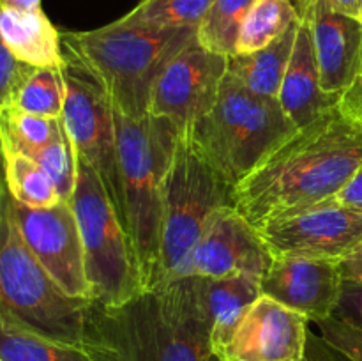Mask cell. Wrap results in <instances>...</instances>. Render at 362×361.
Wrapping results in <instances>:
<instances>
[{
	"label": "cell",
	"mask_w": 362,
	"mask_h": 361,
	"mask_svg": "<svg viewBox=\"0 0 362 361\" xmlns=\"http://www.w3.org/2000/svg\"><path fill=\"white\" fill-rule=\"evenodd\" d=\"M334 317L362 331V287L343 283L341 299Z\"/></svg>",
	"instance_id": "4dcf8cb0"
},
{
	"label": "cell",
	"mask_w": 362,
	"mask_h": 361,
	"mask_svg": "<svg viewBox=\"0 0 362 361\" xmlns=\"http://www.w3.org/2000/svg\"><path fill=\"white\" fill-rule=\"evenodd\" d=\"M308 322L304 315L262 294L218 357L221 361H299L306 356Z\"/></svg>",
	"instance_id": "9a60e30c"
},
{
	"label": "cell",
	"mask_w": 362,
	"mask_h": 361,
	"mask_svg": "<svg viewBox=\"0 0 362 361\" xmlns=\"http://www.w3.org/2000/svg\"><path fill=\"white\" fill-rule=\"evenodd\" d=\"M59 71L64 87L62 122L67 134L78 158L98 173L117 216L126 227V195L117 145L115 108L108 88L94 67L64 38Z\"/></svg>",
	"instance_id": "ba28073f"
},
{
	"label": "cell",
	"mask_w": 362,
	"mask_h": 361,
	"mask_svg": "<svg viewBox=\"0 0 362 361\" xmlns=\"http://www.w3.org/2000/svg\"><path fill=\"white\" fill-rule=\"evenodd\" d=\"M299 21L265 48L246 53V55L228 57L226 74L255 94L278 98L290 57H292L293 45H296Z\"/></svg>",
	"instance_id": "ffe728a7"
},
{
	"label": "cell",
	"mask_w": 362,
	"mask_h": 361,
	"mask_svg": "<svg viewBox=\"0 0 362 361\" xmlns=\"http://www.w3.org/2000/svg\"><path fill=\"white\" fill-rule=\"evenodd\" d=\"M332 9L345 13L349 16L362 18V0H325Z\"/></svg>",
	"instance_id": "d590c367"
},
{
	"label": "cell",
	"mask_w": 362,
	"mask_h": 361,
	"mask_svg": "<svg viewBox=\"0 0 362 361\" xmlns=\"http://www.w3.org/2000/svg\"><path fill=\"white\" fill-rule=\"evenodd\" d=\"M257 230L272 257L339 262L362 246V212L329 198L269 219Z\"/></svg>",
	"instance_id": "30bf717a"
},
{
	"label": "cell",
	"mask_w": 362,
	"mask_h": 361,
	"mask_svg": "<svg viewBox=\"0 0 362 361\" xmlns=\"http://www.w3.org/2000/svg\"><path fill=\"white\" fill-rule=\"evenodd\" d=\"M332 198L346 207L362 212V165Z\"/></svg>",
	"instance_id": "d6a6232c"
},
{
	"label": "cell",
	"mask_w": 362,
	"mask_h": 361,
	"mask_svg": "<svg viewBox=\"0 0 362 361\" xmlns=\"http://www.w3.org/2000/svg\"><path fill=\"white\" fill-rule=\"evenodd\" d=\"M117 145L126 195V230L144 292L156 289L161 257L163 186L177 140L168 119H131L115 110Z\"/></svg>",
	"instance_id": "7a4b0ae2"
},
{
	"label": "cell",
	"mask_w": 362,
	"mask_h": 361,
	"mask_svg": "<svg viewBox=\"0 0 362 361\" xmlns=\"http://www.w3.org/2000/svg\"><path fill=\"white\" fill-rule=\"evenodd\" d=\"M0 144H2L4 180L14 200L35 209L53 207L62 200L53 180L35 159L18 151L2 138Z\"/></svg>",
	"instance_id": "7402d4cb"
},
{
	"label": "cell",
	"mask_w": 362,
	"mask_h": 361,
	"mask_svg": "<svg viewBox=\"0 0 362 361\" xmlns=\"http://www.w3.org/2000/svg\"><path fill=\"white\" fill-rule=\"evenodd\" d=\"M232 191L187 134L179 131L163 186L161 257L156 289L173 278L200 239L209 216L223 205H233Z\"/></svg>",
	"instance_id": "9c48e42d"
},
{
	"label": "cell",
	"mask_w": 362,
	"mask_h": 361,
	"mask_svg": "<svg viewBox=\"0 0 362 361\" xmlns=\"http://www.w3.org/2000/svg\"><path fill=\"white\" fill-rule=\"evenodd\" d=\"M338 106L346 117L362 124V67L352 85L339 98Z\"/></svg>",
	"instance_id": "1f68e13d"
},
{
	"label": "cell",
	"mask_w": 362,
	"mask_h": 361,
	"mask_svg": "<svg viewBox=\"0 0 362 361\" xmlns=\"http://www.w3.org/2000/svg\"><path fill=\"white\" fill-rule=\"evenodd\" d=\"M92 299L69 297L59 289L27 246L14 222L11 195L0 173V308L20 324L81 345ZM83 347V345H81Z\"/></svg>",
	"instance_id": "8992f818"
},
{
	"label": "cell",
	"mask_w": 362,
	"mask_h": 361,
	"mask_svg": "<svg viewBox=\"0 0 362 361\" xmlns=\"http://www.w3.org/2000/svg\"><path fill=\"white\" fill-rule=\"evenodd\" d=\"M83 243L85 273L92 301L115 308L144 294L126 227L98 173L78 158L76 188L69 200Z\"/></svg>",
	"instance_id": "52a82bcc"
},
{
	"label": "cell",
	"mask_w": 362,
	"mask_h": 361,
	"mask_svg": "<svg viewBox=\"0 0 362 361\" xmlns=\"http://www.w3.org/2000/svg\"><path fill=\"white\" fill-rule=\"evenodd\" d=\"M7 6L21 11H35L41 9V0H2Z\"/></svg>",
	"instance_id": "8d00e7d4"
},
{
	"label": "cell",
	"mask_w": 362,
	"mask_h": 361,
	"mask_svg": "<svg viewBox=\"0 0 362 361\" xmlns=\"http://www.w3.org/2000/svg\"><path fill=\"white\" fill-rule=\"evenodd\" d=\"M299 361H311V360H310V357H308V356H304L303 360H299Z\"/></svg>",
	"instance_id": "f35d334b"
},
{
	"label": "cell",
	"mask_w": 362,
	"mask_h": 361,
	"mask_svg": "<svg viewBox=\"0 0 362 361\" xmlns=\"http://www.w3.org/2000/svg\"><path fill=\"white\" fill-rule=\"evenodd\" d=\"M320 336L346 360L362 361V331L354 326L339 321L338 317H329L317 322Z\"/></svg>",
	"instance_id": "f546056e"
},
{
	"label": "cell",
	"mask_w": 362,
	"mask_h": 361,
	"mask_svg": "<svg viewBox=\"0 0 362 361\" xmlns=\"http://www.w3.org/2000/svg\"><path fill=\"white\" fill-rule=\"evenodd\" d=\"M271 264L272 255L258 230L233 205H223L209 216L200 239L170 282L184 276L225 278L237 273L264 278Z\"/></svg>",
	"instance_id": "5bb4252c"
},
{
	"label": "cell",
	"mask_w": 362,
	"mask_h": 361,
	"mask_svg": "<svg viewBox=\"0 0 362 361\" xmlns=\"http://www.w3.org/2000/svg\"><path fill=\"white\" fill-rule=\"evenodd\" d=\"M16 108L34 115L60 119L64 110V87L59 69L37 67L18 96Z\"/></svg>",
	"instance_id": "83f0119b"
},
{
	"label": "cell",
	"mask_w": 362,
	"mask_h": 361,
	"mask_svg": "<svg viewBox=\"0 0 362 361\" xmlns=\"http://www.w3.org/2000/svg\"><path fill=\"white\" fill-rule=\"evenodd\" d=\"M81 345L95 361H221L163 290L115 308L92 304Z\"/></svg>",
	"instance_id": "3957f363"
},
{
	"label": "cell",
	"mask_w": 362,
	"mask_h": 361,
	"mask_svg": "<svg viewBox=\"0 0 362 361\" xmlns=\"http://www.w3.org/2000/svg\"><path fill=\"white\" fill-rule=\"evenodd\" d=\"M299 20L297 0H255L240 30L235 55L265 48Z\"/></svg>",
	"instance_id": "603a6c76"
},
{
	"label": "cell",
	"mask_w": 362,
	"mask_h": 361,
	"mask_svg": "<svg viewBox=\"0 0 362 361\" xmlns=\"http://www.w3.org/2000/svg\"><path fill=\"white\" fill-rule=\"evenodd\" d=\"M361 20H362V18H361Z\"/></svg>",
	"instance_id": "ab89813d"
},
{
	"label": "cell",
	"mask_w": 362,
	"mask_h": 361,
	"mask_svg": "<svg viewBox=\"0 0 362 361\" xmlns=\"http://www.w3.org/2000/svg\"><path fill=\"white\" fill-rule=\"evenodd\" d=\"M255 0H212L207 14L197 28L202 48L223 57L237 53V41Z\"/></svg>",
	"instance_id": "cb8c5ba5"
},
{
	"label": "cell",
	"mask_w": 362,
	"mask_h": 361,
	"mask_svg": "<svg viewBox=\"0 0 362 361\" xmlns=\"http://www.w3.org/2000/svg\"><path fill=\"white\" fill-rule=\"evenodd\" d=\"M0 173H2V144H0Z\"/></svg>",
	"instance_id": "74e56055"
},
{
	"label": "cell",
	"mask_w": 362,
	"mask_h": 361,
	"mask_svg": "<svg viewBox=\"0 0 362 361\" xmlns=\"http://www.w3.org/2000/svg\"><path fill=\"white\" fill-rule=\"evenodd\" d=\"M228 71V57L202 48L198 41L179 53L158 78L148 115L189 130L214 108Z\"/></svg>",
	"instance_id": "4fadbf2b"
},
{
	"label": "cell",
	"mask_w": 362,
	"mask_h": 361,
	"mask_svg": "<svg viewBox=\"0 0 362 361\" xmlns=\"http://www.w3.org/2000/svg\"><path fill=\"white\" fill-rule=\"evenodd\" d=\"M62 117L49 119L34 115L16 106L0 110V138L25 154L48 145L62 133Z\"/></svg>",
	"instance_id": "484cf974"
},
{
	"label": "cell",
	"mask_w": 362,
	"mask_h": 361,
	"mask_svg": "<svg viewBox=\"0 0 362 361\" xmlns=\"http://www.w3.org/2000/svg\"><path fill=\"white\" fill-rule=\"evenodd\" d=\"M14 222L39 264L69 297L92 299L85 273L83 243L76 216L67 200L53 207H27L11 197Z\"/></svg>",
	"instance_id": "8fae6325"
},
{
	"label": "cell",
	"mask_w": 362,
	"mask_h": 361,
	"mask_svg": "<svg viewBox=\"0 0 362 361\" xmlns=\"http://www.w3.org/2000/svg\"><path fill=\"white\" fill-rule=\"evenodd\" d=\"M212 0H140L120 23L148 28H198Z\"/></svg>",
	"instance_id": "d4e9b609"
},
{
	"label": "cell",
	"mask_w": 362,
	"mask_h": 361,
	"mask_svg": "<svg viewBox=\"0 0 362 361\" xmlns=\"http://www.w3.org/2000/svg\"><path fill=\"white\" fill-rule=\"evenodd\" d=\"M297 6L313 35L322 91L339 99L362 67V20L325 0H297Z\"/></svg>",
	"instance_id": "e0dca14e"
},
{
	"label": "cell",
	"mask_w": 362,
	"mask_h": 361,
	"mask_svg": "<svg viewBox=\"0 0 362 361\" xmlns=\"http://www.w3.org/2000/svg\"><path fill=\"white\" fill-rule=\"evenodd\" d=\"M27 156L35 159L41 165V168L48 173L49 179L55 184L57 191H59L60 198L69 202L74 193V188H76L78 154L69 134H67L66 126L55 140Z\"/></svg>",
	"instance_id": "4316f807"
},
{
	"label": "cell",
	"mask_w": 362,
	"mask_h": 361,
	"mask_svg": "<svg viewBox=\"0 0 362 361\" xmlns=\"http://www.w3.org/2000/svg\"><path fill=\"white\" fill-rule=\"evenodd\" d=\"M37 67L18 59L0 38V110L13 108L21 88Z\"/></svg>",
	"instance_id": "f1b7e54d"
},
{
	"label": "cell",
	"mask_w": 362,
	"mask_h": 361,
	"mask_svg": "<svg viewBox=\"0 0 362 361\" xmlns=\"http://www.w3.org/2000/svg\"><path fill=\"white\" fill-rule=\"evenodd\" d=\"M260 276L237 273L225 278L184 276L156 290L186 315L218 356L251 304L262 296Z\"/></svg>",
	"instance_id": "7c38bea8"
},
{
	"label": "cell",
	"mask_w": 362,
	"mask_h": 361,
	"mask_svg": "<svg viewBox=\"0 0 362 361\" xmlns=\"http://www.w3.org/2000/svg\"><path fill=\"white\" fill-rule=\"evenodd\" d=\"M361 165L362 124L334 106L269 152L233 188V207L260 229L332 198Z\"/></svg>",
	"instance_id": "6da1fadb"
},
{
	"label": "cell",
	"mask_w": 362,
	"mask_h": 361,
	"mask_svg": "<svg viewBox=\"0 0 362 361\" xmlns=\"http://www.w3.org/2000/svg\"><path fill=\"white\" fill-rule=\"evenodd\" d=\"M0 361H95L85 347L41 335L0 308Z\"/></svg>",
	"instance_id": "44dd1931"
},
{
	"label": "cell",
	"mask_w": 362,
	"mask_h": 361,
	"mask_svg": "<svg viewBox=\"0 0 362 361\" xmlns=\"http://www.w3.org/2000/svg\"><path fill=\"white\" fill-rule=\"evenodd\" d=\"M262 294L283 306L320 322L336 314L343 280L339 262L304 257H272L260 282Z\"/></svg>",
	"instance_id": "2e32d148"
},
{
	"label": "cell",
	"mask_w": 362,
	"mask_h": 361,
	"mask_svg": "<svg viewBox=\"0 0 362 361\" xmlns=\"http://www.w3.org/2000/svg\"><path fill=\"white\" fill-rule=\"evenodd\" d=\"M339 273L343 283L362 287V246L339 260Z\"/></svg>",
	"instance_id": "e575fe53"
},
{
	"label": "cell",
	"mask_w": 362,
	"mask_h": 361,
	"mask_svg": "<svg viewBox=\"0 0 362 361\" xmlns=\"http://www.w3.org/2000/svg\"><path fill=\"white\" fill-rule=\"evenodd\" d=\"M297 130L278 98L255 94L226 74L214 108L182 133L225 183L235 188Z\"/></svg>",
	"instance_id": "5b68a950"
},
{
	"label": "cell",
	"mask_w": 362,
	"mask_h": 361,
	"mask_svg": "<svg viewBox=\"0 0 362 361\" xmlns=\"http://www.w3.org/2000/svg\"><path fill=\"white\" fill-rule=\"evenodd\" d=\"M278 101L281 103L286 117L297 127L306 126L327 110L338 106L339 103L338 98H332L322 91L313 35H311L310 23L303 14H300L296 45L283 78Z\"/></svg>",
	"instance_id": "ac0fdd59"
},
{
	"label": "cell",
	"mask_w": 362,
	"mask_h": 361,
	"mask_svg": "<svg viewBox=\"0 0 362 361\" xmlns=\"http://www.w3.org/2000/svg\"><path fill=\"white\" fill-rule=\"evenodd\" d=\"M306 356L311 361H350L341 353L332 349L322 336L313 335V333H308Z\"/></svg>",
	"instance_id": "836d02e7"
},
{
	"label": "cell",
	"mask_w": 362,
	"mask_h": 361,
	"mask_svg": "<svg viewBox=\"0 0 362 361\" xmlns=\"http://www.w3.org/2000/svg\"><path fill=\"white\" fill-rule=\"evenodd\" d=\"M0 38L20 60L34 67L62 66V38L45 11H21L0 0Z\"/></svg>",
	"instance_id": "d6986e66"
},
{
	"label": "cell",
	"mask_w": 362,
	"mask_h": 361,
	"mask_svg": "<svg viewBox=\"0 0 362 361\" xmlns=\"http://www.w3.org/2000/svg\"><path fill=\"white\" fill-rule=\"evenodd\" d=\"M105 81L113 108L131 119L148 115L152 91L165 67L197 42V28H148L120 23L60 32Z\"/></svg>",
	"instance_id": "277c9868"
}]
</instances>
